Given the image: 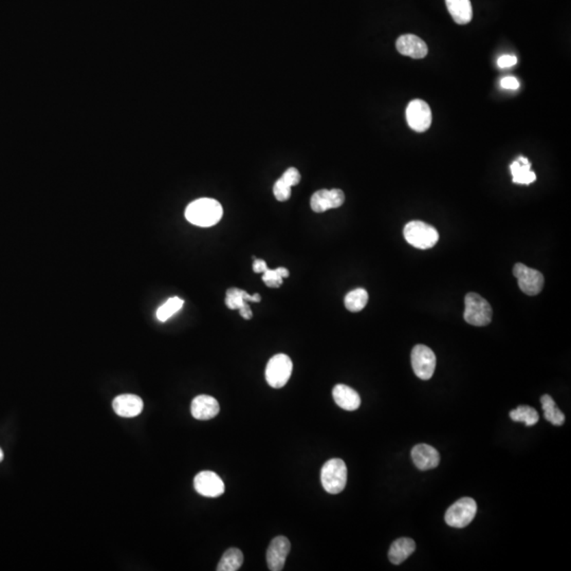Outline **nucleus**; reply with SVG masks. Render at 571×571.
<instances>
[{
  "label": "nucleus",
  "instance_id": "obj_1",
  "mask_svg": "<svg viewBox=\"0 0 571 571\" xmlns=\"http://www.w3.org/2000/svg\"><path fill=\"white\" fill-rule=\"evenodd\" d=\"M223 214V207L217 200L200 198L188 205L186 218L192 225L201 228H209L221 220Z\"/></svg>",
  "mask_w": 571,
  "mask_h": 571
},
{
  "label": "nucleus",
  "instance_id": "obj_2",
  "mask_svg": "<svg viewBox=\"0 0 571 571\" xmlns=\"http://www.w3.org/2000/svg\"><path fill=\"white\" fill-rule=\"evenodd\" d=\"M320 481L326 492L339 494L346 487L347 467L340 458H333L325 462L320 471Z\"/></svg>",
  "mask_w": 571,
  "mask_h": 571
},
{
  "label": "nucleus",
  "instance_id": "obj_3",
  "mask_svg": "<svg viewBox=\"0 0 571 571\" xmlns=\"http://www.w3.org/2000/svg\"><path fill=\"white\" fill-rule=\"evenodd\" d=\"M404 238L411 246L421 250L433 248L439 240V234L432 225L423 221L414 220L404 227Z\"/></svg>",
  "mask_w": 571,
  "mask_h": 571
},
{
  "label": "nucleus",
  "instance_id": "obj_4",
  "mask_svg": "<svg viewBox=\"0 0 571 571\" xmlns=\"http://www.w3.org/2000/svg\"><path fill=\"white\" fill-rule=\"evenodd\" d=\"M466 322L470 325L483 327L490 324L492 320V308L485 299L477 293L470 292L465 297Z\"/></svg>",
  "mask_w": 571,
  "mask_h": 571
},
{
  "label": "nucleus",
  "instance_id": "obj_5",
  "mask_svg": "<svg viewBox=\"0 0 571 571\" xmlns=\"http://www.w3.org/2000/svg\"><path fill=\"white\" fill-rule=\"evenodd\" d=\"M292 370V361L288 355L283 353L273 355L266 367V380L271 388H283L288 383Z\"/></svg>",
  "mask_w": 571,
  "mask_h": 571
},
{
  "label": "nucleus",
  "instance_id": "obj_6",
  "mask_svg": "<svg viewBox=\"0 0 571 571\" xmlns=\"http://www.w3.org/2000/svg\"><path fill=\"white\" fill-rule=\"evenodd\" d=\"M476 512H477V505L475 500L470 497H464L454 503L446 510L444 520L451 527L465 528L471 524L472 520L475 518Z\"/></svg>",
  "mask_w": 571,
  "mask_h": 571
},
{
  "label": "nucleus",
  "instance_id": "obj_7",
  "mask_svg": "<svg viewBox=\"0 0 571 571\" xmlns=\"http://www.w3.org/2000/svg\"><path fill=\"white\" fill-rule=\"evenodd\" d=\"M411 366L421 380H430L436 368V355L430 347L416 345L411 351Z\"/></svg>",
  "mask_w": 571,
  "mask_h": 571
},
{
  "label": "nucleus",
  "instance_id": "obj_8",
  "mask_svg": "<svg viewBox=\"0 0 571 571\" xmlns=\"http://www.w3.org/2000/svg\"><path fill=\"white\" fill-rule=\"evenodd\" d=\"M513 275L518 279L520 290L525 294L533 296L543 290L544 277L537 270L518 263L514 266Z\"/></svg>",
  "mask_w": 571,
  "mask_h": 571
},
{
  "label": "nucleus",
  "instance_id": "obj_9",
  "mask_svg": "<svg viewBox=\"0 0 571 571\" xmlns=\"http://www.w3.org/2000/svg\"><path fill=\"white\" fill-rule=\"evenodd\" d=\"M430 106L422 100H414L407 108V120L409 127L417 133H423L432 124Z\"/></svg>",
  "mask_w": 571,
  "mask_h": 571
},
{
  "label": "nucleus",
  "instance_id": "obj_10",
  "mask_svg": "<svg viewBox=\"0 0 571 571\" xmlns=\"http://www.w3.org/2000/svg\"><path fill=\"white\" fill-rule=\"evenodd\" d=\"M194 487L200 495L205 497L221 496L225 493V483L218 474L212 471H202L196 475Z\"/></svg>",
  "mask_w": 571,
  "mask_h": 571
},
{
  "label": "nucleus",
  "instance_id": "obj_11",
  "mask_svg": "<svg viewBox=\"0 0 571 571\" xmlns=\"http://www.w3.org/2000/svg\"><path fill=\"white\" fill-rule=\"evenodd\" d=\"M290 549V542L287 537L281 535L272 540L267 550V565L269 570H283Z\"/></svg>",
  "mask_w": 571,
  "mask_h": 571
},
{
  "label": "nucleus",
  "instance_id": "obj_12",
  "mask_svg": "<svg viewBox=\"0 0 571 571\" xmlns=\"http://www.w3.org/2000/svg\"><path fill=\"white\" fill-rule=\"evenodd\" d=\"M345 201L343 190L339 188L333 190H320L312 195L310 199L312 209L316 213H324L330 209H337L341 207Z\"/></svg>",
  "mask_w": 571,
  "mask_h": 571
},
{
  "label": "nucleus",
  "instance_id": "obj_13",
  "mask_svg": "<svg viewBox=\"0 0 571 571\" xmlns=\"http://www.w3.org/2000/svg\"><path fill=\"white\" fill-rule=\"evenodd\" d=\"M190 411L197 420H210L218 415L220 411L218 401L207 395H200L194 398L190 405Z\"/></svg>",
  "mask_w": 571,
  "mask_h": 571
},
{
  "label": "nucleus",
  "instance_id": "obj_14",
  "mask_svg": "<svg viewBox=\"0 0 571 571\" xmlns=\"http://www.w3.org/2000/svg\"><path fill=\"white\" fill-rule=\"evenodd\" d=\"M143 407L144 404L141 398L137 395H131V394L118 396L112 402V407L116 415L124 418L137 417L143 411Z\"/></svg>",
  "mask_w": 571,
  "mask_h": 571
},
{
  "label": "nucleus",
  "instance_id": "obj_15",
  "mask_svg": "<svg viewBox=\"0 0 571 571\" xmlns=\"http://www.w3.org/2000/svg\"><path fill=\"white\" fill-rule=\"evenodd\" d=\"M411 458L416 467L421 471L435 469L440 462L438 451L429 444H417L411 450Z\"/></svg>",
  "mask_w": 571,
  "mask_h": 571
},
{
  "label": "nucleus",
  "instance_id": "obj_16",
  "mask_svg": "<svg viewBox=\"0 0 571 571\" xmlns=\"http://www.w3.org/2000/svg\"><path fill=\"white\" fill-rule=\"evenodd\" d=\"M396 48L402 55L411 56L419 60L427 56L429 49L427 44L414 34L402 35L396 42Z\"/></svg>",
  "mask_w": 571,
  "mask_h": 571
},
{
  "label": "nucleus",
  "instance_id": "obj_17",
  "mask_svg": "<svg viewBox=\"0 0 571 571\" xmlns=\"http://www.w3.org/2000/svg\"><path fill=\"white\" fill-rule=\"evenodd\" d=\"M332 397H333L338 407L345 409V411H355L361 405L360 395L353 388H349L345 384L335 385L332 390Z\"/></svg>",
  "mask_w": 571,
  "mask_h": 571
},
{
  "label": "nucleus",
  "instance_id": "obj_18",
  "mask_svg": "<svg viewBox=\"0 0 571 571\" xmlns=\"http://www.w3.org/2000/svg\"><path fill=\"white\" fill-rule=\"evenodd\" d=\"M416 549L415 542L409 537H401L396 540L390 546L388 551V559L392 564L400 565L407 560L409 555H413Z\"/></svg>",
  "mask_w": 571,
  "mask_h": 571
},
{
  "label": "nucleus",
  "instance_id": "obj_19",
  "mask_svg": "<svg viewBox=\"0 0 571 571\" xmlns=\"http://www.w3.org/2000/svg\"><path fill=\"white\" fill-rule=\"evenodd\" d=\"M446 8L452 18L457 25H467L473 17L470 0H446Z\"/></svg>",
  "mask_w": 571,
  "mask_h": 571
},
{
  "label": "nucleus",
  "instance_id": "obj_20",
  "mask_svg": "<svg viewBox=\"0 0 571 571\" xmlns=\"http://www.w3.org/2000/svg\"><path fill=\"white\" fill-rule=\"evenodd\" d=\"M514 183L529 186L535 181L537 176L531 170V163L526 157H518L510 166Z\"/></svg>",
  "mask_w": 571,
  "mask_h": 571
},
{
  "label": "nucleus",
  "instance_id": "obj_21",
  "mask_svg": "<svg viewBox=\"0 0 571 571\" xmlns=\"http://www.w3.org/2000/svg\"><path fill=\"white\" fill-rule=\"evenodd\" d=\"M248 301L250 302L259 303L262 301V297L258 293L251 295L249 294L246 291L242 290L238 288H231L227 291V297H225V305L230 309H240L244 305L248 304Z\"/></svg>",
  "mask_w": 571,
  "mask_h": 571
},
{
  "label": "nucleus",
  "instance_id": "obj_22",
  "mask_svg": "<svg viewBox=\"0 0 571 571\" xmlns=\"http://www.w3.org/2000/svg\"><path fill=\"white\" fill-rule=\"evenodd\" d=\"M542 407H543L545 419L553 425L561 427L564 424L565 415L560 409H557L555 400L549 395H544L541 398Z\"/></svg>",
  "mask_w": 571,
  "mask_h": 571
},
{
  "label": "nucleus",
  "instance_id": "obj_23",
  "mask_svg": "<svg viewBox=\"0 0 571 571\" xmlns=\"http://www.w3.org/2000/svg\"><path fill=\"white\" fill-rule=\"evenodd\" d=\"M244 563V555L238 548H230L223 553L217 571H237Z\"/></svg>",
  "mask_w": 571,
  "mask_h": 571
},
{
  "label": "nucleus",
  "instance_id": "obj_24",
  "mask_svg": "<svg viewBox=\"0 0 571 571\" xmlns=\"http://www.w3.org/2000/svg\"><path fill=\"white\" fill-rule=\"evenodd\" d=\"M368 302V293L365 289L358 288L347 293L345 296V307L351 312H359L365 308Z\"/></svg>",
  "mask_w": 571,
  "mask_h": 571
},
{
  "label": "nucleus",
  "instance_id": "obj_25",
  "mask_svg": "<svg viewBox=\"0 0 571 571\" xmlns=\"http://www.w3.org/2000/svg\"><path fill=\"white\" fill-rule=\"evenodd\" d=\"M510 418L514 422L525 423L527 427L537 424L539 422L540 415L535 409L528 405H520L518 409L510 411Z\"/></svg>",
  "mask_w": 571,
  "mask_h": 571
},
{
  "label": "nucleus",
  "instance_id": "obj_26",
  "mask_svg": "<svg viewBox=\"0 0 571 571\" xmlns=\"http://www.w3.org/2000/svg\"><path fill=\"white\" fill-rule=\"evenodd\" d=\"M183 305L184 301L181 300L180 297H170L162 306L159 307L156 312L157 318L160 322H166L173 316H175L177 312H180Z\"/></svg>",
  "mask_w": 571,
  "mask_h": 571
},
{
  "label": "nucleus",
  "instance_id": "obj_27",
  "mask_svg": "<svg viewBox=\"0 0 571 571\" xmlns=\"http://www.w3.org/2000/svg\"><path fill=\"white\" fill-rule=\"evenodd\" d=\"M288 277L289 271L286 268H277L275 270L268 269L264 273L263 281L269 288H279L283 283V279Z\"/></svg>",
  "mask_w": 571,
  "mask_h": 571
},
{
  "label": "nucleus",
  "instance_id": "obj_28",
  "mask_svg": "<svg viewBox=\"0 0 571 571\" xmlns=\"http://www.w3.org/2000/svg\"><path fill=\"white\" fill-rule=\"evenodd\" d=\"M273 194L279 201H287L291 196V188L279 178L273 186Z\"/></svg>",
  "mask_w": 571,
  "mask_h": 571
},
{
  "label": "nucleus",
  "instance_id": "obj_29",
  "mask_svg": "<svg viewBox=\"0 0 571 571\" xmlns=\"http://www.w3.org/2000/svg\"><path fill=\"white\" fill-rule=\"evenodd\" d=\"M281 179L288 184L290 188L297 186L301 181V174L295 168H290L283 173Z\"/></svg>",
  "mask_w": 571,
  "mask_h": 571
},
{
  "label": "nucleus",
  "instance_id": "obj_30",
  "mask_svg": "<svg viewBox=\"0 0 571 571\" xmlns=\"http://www.w3.org/2000/svg\"><path fill=\"white\" fill-rule=\"evenodd\" d=\"M518 63V58L514 55H503L498 58L497 65L499 68H509L516 65Z\"/></svg>",
  "mask_w": 571,
  "mask_h": 571
},
{
  "label": "nucleus",
  "instance_id": "obj_31",
  "mask_svg": "<svg viewBox=\"0 0 571 571\" xmlns=\"http://www.w3.org/2000/svg\"><path fill=\"white\" fill-rule=\"evenodd\" d=\"M500 85H502L503 88L511 89V90H516L520 87L518 79L513 77H504L500 81Z\"/></svg>",
  "mask_w": 571,
  "mask_h": 571
},
{
  "label": "nucleus",
  "instance_id": "obj_32",
  "mask_svg": "<svg viewBox=\"0 0 571 571\" xmlns=\"http://www.w3.org/2000/svg\"><path fill=\"white\" fill-rule=\"evenodd\" d=\"M268 267L265 260L256 259L253 264V271L255 273H265L267 271Z\"/></svg>",
  "mask_w": 571,
  "mask_h": 571
},
{
  "label": "nucleus",
  "instance_id": "obj_33",
  "mask_svg": "<svg viewBox=\"0 0 571 571\" xmlns=\"http://www.w3.org/2000/svg\"><path fill=\"white\" fill-rule=\"evenodd\" d=\"M240 314L244 320H251L253 318V312H252L251 308L249 306V304L244 305L242 306V308L240 309Z\"/></svg>",
  "mask_w": 571,
  "mask_h": 571
},
{
  "label": "nucleus",
  "instance_id": "obj_34",
  "mask_svg": "<svg viewBox=\"0 0 571 571\" xmlns=\"http://www.w3.org/2000/svg\"><path fill=\"white\" fill-rule=\"evenodd\" d=\"M3 451H1V448H0V462L3 461Z\"/></svg>",
  "mask_w": 571,
  "mask_h": 571
}]
</instances>
